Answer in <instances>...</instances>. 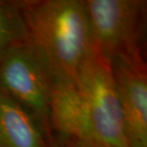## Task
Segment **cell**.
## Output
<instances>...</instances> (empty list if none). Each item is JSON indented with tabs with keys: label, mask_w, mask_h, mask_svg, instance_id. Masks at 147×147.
Instances as JSON below:
<instances>
[{
	"label": "cell",
	"mask_w": 147,
	"mask_h": 147,
	"mask_svg": "<svg viewBox=\"0 0 147 147\" xmlns=\"http://www.w3.org/2000/svg\"><path fill=\"white\" fill-rule=\"evenodd\" d=\"M128 140L147 143V75L143 59L119 55L110 61Z\"/></svg>",
	"instance_id": "cell-6"
},
{
	"label": "cell",
	"mask_w": 147,
	"mask_h": 147,
	"mask_svg": "<svg viewBox=\"0 0 147 147\" xmlns=\"http://www.w3.org/2000/svg\"><path fill=\"white\" fill-rule=\"evenodd\" d=\"M128 147H147V143L137 140H128Z\"/></svg>",
	"instance_id": "cell-10"
},
{
	"label": "cell",
	"mask_w": 147,
	"mask_h": 147,
	"mask_svg": "<svg viewBox=\"0 0 147 147\" xmlns=\"http://www.w3.org/2000/svg\"><path fill=\"white\" fill-rule=\"evenodd\" d=\"M46 147H81V146H78L75 144H71V143H66V142H57V143H52V142H50L48 143V145Z\"/></svg>",
	"instance_id": "cell-9"
},
{
	"label": "cell",
	"mask_w": 147,
	"mask_h": 147,
	"mask_svg": "<svg viewBox=\"0 0 147 147\" xmlns=\"http://www.w3.org/2000/svg\"><path fill=\"white\" fill-rule=\"evenodd\" d=\"M50 133L58 142L81 147H101L94 132L86 101L76 82L55 76L49 107Z\"/></svg>",
	"instance_id": "cell-5"
},
{
	"label": "cell",
	"mask_w": 147,
	"mask_h": 147,
	"mask_svg": "<svg viewBox=\"0 0 147 147\" xmlns=\"http://www.w3.org/2000/svg\"><path fill=\"white\" fill-rule=\"evenodd\" d=\"M101 147H128L126 124L110 63L92 48L76 80Z\"/></svg>",
	"instance_id": "cell-3"
},
{
	"label": "cell",
	"mask_w": 147,
	"mask_h": 147,
	"mask_svg": "<svg viewBox=\"0 0 147 147\" xmlns=\"http://www.w3.org/2000/svg\"><path fill=\"white\" fill-rule=\"evenodd\" d=\"M29 40L22 1L0 0V57L11 47Z\"/></svg>",
	"instance_id": "cell-8"
},
{
	"label": "cell",
	"mask_w": 147,
	"mask_h": 147,
	"mask_svg": "<svg viewBox=\"0 0 147 147\" xmlns=\"http://www.w3.org/2000/svg\"><path fill=\"white\" fill-rule=\"evenodd\" d=\"M49 142L36 119L0 91V147H46Z\"/></svg>",
	"instance_id": "cell-7"
},
{
	"label": "cell",
	"mask_w": 147,
	"mask_h": 147,
	"mask_svg": "<svg viewBox=\"0 0 147 147\" xmlns=\"http://www.w3.org/2000/svg\"><path fill=\"white\" fill-rule=\"evenodd\" d=\"M55 75L31 42L11 47L0 57V91L33 116L48 139L49 107Z\"/></svg>",
	"instance_id": "cell-2"
},
{
	"label": "cell",
	"mask_w": 147,
	"mask_h": 147,
	"mask_svg": "<svg viewBox=\"0 0 147 147\" xmlns=\"http://www.w3.org/2000/svg\"><path fill=\"white\" fill-rule=\"evenodd\" d=\"M93 48L108 62L123 55L143 59L140 48L146 1L84 0Z\"/></svg>",
	"instance_id": "cell-4"
},
{
	"label": "cell",
	"mask_w": 147,
	"mask_h": 147,
	"mask_svg": "<svg viewBox=\"0 0 147 147\" xmlns=\"http://www.w3.org/2000/svg\"><path fill=\"white\" fill-rule=\"evenodd\" d=\"M30 41L55 76L76 80L93 48L84 0L22 1Z\"/></svg>",
	"instance_id": "cell-1"
}]
</instances>
